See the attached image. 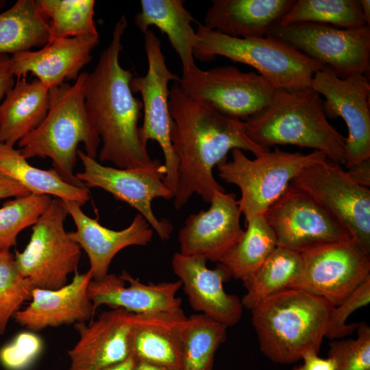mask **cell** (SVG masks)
<instances>
[{
    "mask_svg": "<svg viewBox=\"0 0 370 370\" xmlns=\"http://www.w3.org/2000/svg\"><path fill=\"white\" fill-rule=\"evenodd\" d=\"M77 157L83 170L75 175L84 186L101 188L127 203L143 217L162 241L170 238L171 223L164 219H158L151 207L156 198H173L165 184L164 164L154 168L119 169L105 166L81 149L77 151Z\"/></svg>",
    "mask_w": 370,
    "mask_h": 370,
    "instance_id": "13",
    "label": "cell"
},
{
    "mask_svg": "<svg viewBox=\"0 0 370 370\" xmlns=\"http://www.w3.org/2000/svg\"><path fill=\"white\" fill-rule=\"evenodd\" d=\"M310 88L325 97L327 118H342L348 136L345 147V165L349 168L370 158V83L363 74L341 78L328 68L317 71Z\"/></svg>",
    "mask_w": 370,
    "mask_h": 370,
    "instance_id": "16",
    "label": "cell"
},
{
    "mask_svg": "<svg viewBox=\"0 0 370 370\" xmlns=\"http://www.w3.org/2000/svg\"><path fill=\"white\" fill-rule=\"evenodd\" d=\"M171 141L179 162L174 206L181 209L194 195L210 203L217 192H225L213 176V169L239 149L260 156L269 149L253 142L243 121L227 117L184 94L177 82L169 90Z\"/></svg>",
    "mask_w": 370,
    "mask_h": 370,
    "instance_id": "1",
    "label": "cell"
},
{
    "mask_svg": "<svg viewBox=\"0 0 370 370\" xmlns=\"http://www.w3.org/2000/svg\"><path fill=\"white\" fill-rule=\"evenodd\" d=\"M177 82L187 96L242 121L269 106L277 90L258 73L243 72L234 66L206 71L197 66Z\"/></svg>",
    "mask_w": 370,
    "mask_h": 370,
    "instance_id": "11",
    "label": "cell"
},
{
    "mask_svg": "<svg viewBox=\"0 0 370 370\" xmlns=\"http://www.w3.org/2000/svg\"><path fill=\"white\" fill-rule=\"evenodd\" d=\"M194 57L203 62L223 56L258 71L277 90H295L310 87L319 63L277 40L231 37L198 23Z\"/></svg>",
    "mask_w": 370,
    "mask_h": 370,
    "instance_id": "6",
    "label": "cell"
},
{
    "mask_svg": "<svg viewBox=\"0 0 370 370\" xmlns=\"http://www.w3.org/2000/svg\"><path fill=\"white\" fill-rule=\"evenodd\" d=\"M210 204L186 219L178 234L179 252L219 262L243 236L241 212L234 193L217 192Z\"/></svg>",
    "mask_w": 370,
    "mask_h": 370,
    "instance_id": "17",
    "label": "cell"
},
{
    "mask_svg": "<svg viewBox=\"0 0 370 370\" xmlns=\"http://www.w3.org/2000/svg\"><path fill=\"white\" fill-rule=\"evenodd\" d=\"M62 201L76 227V230L69 234L86 253L90 263L88 271L93 280H99L108 273L112 260L123 249L146 246L151 241L153 230L138 213L129 226L114 230L86 215L75 201Z\"/></svg>",
    "mask_w": 370,
    "mask_h": 370,
    "instance_id": "20",
    "label": "cell"
},
{
    "mask_svg": "<svg viewBox=\"0 0 370 370\" xmlns=\"http://www.w3.org/2000/svg\"><path fill=\"white\" fill-rule=\"evenodd\" d=\"M140 3L136 25L143 34L154 26L166 34L182 63V77L188 76L197 66L194 57L197 35L192 26L196 21L185 8L184 1L141 0Z\"/></svg>",
    "mask_w": 370,
    "mask_h": 370,
    "instance_id": "26",
    "label": "cell"
},
{
    "mask_svg": "<svg viewBox=\"0 0 370 370\" xmlns=\"http://www.w3.org/2000/svg\"><path fill=\"white\" fill-rule=\"evenodd\" d=\"M266 36L287 45L341 78L365 75L369 70V25L341 29L314 23L278 25Z\"/></svg>",
    "mask_w": 370,
    "mask_h": 370,
    "instance_id": "9",
    "label": "cell"
},
{
    "mask_svg": "<svg viewBox=\"0 0 370 370\" xmlns=\"http://www.w3.org/2000/svg\"><path fill=\"white\" fill-rule=\"evenodd\" d=\"M5 1L0 0V8L3 7V5H5Z\"/></svg>",
    "mask_w": 370,
    "mask_h": 370,
    "instance_id": "47",
    "label": "cell"
},
{
    "mask_svg": "<svg viewBox=\"0 0 370 370\" xmlns=\"http://www.w3.org/2000/svg\"><path fill=\"white\" fill-rule=\"evenodd\" d=\"M13 146L0 142V171L25 187L30 194L53 196L62 201H72L80 206L90 198L89 188L72 185L53 168L41 169L31 165Z\"/></svg>",
    "mask_w": 370,
    "mask_h": 370,
    "instance_id": "28",
    "label": "cell"
},
{
    "mask_svg": "<svg viewBox=\"0 0 370 370\" xmlns=\"http://www.w3.org/2000/svg\"><path fill=\"white\" fill-rule=\"evenodd\" d=\"M92 279L88 271L84 273L77 271L71 282L60 288H34L29 306L18 311L13 318L32 332L90 321L95 313L87 292Z\"/></svg>",
    "mask_w": 370,
    "mask_h": 370,
    "instance_id": "22",
    "label": "cell"
},
{
    "mask_svg": "<svg viewBox=\"0 0 370 370\" xmlns=\"http://www.w3.org/2000/svg\"><path fill=\"white\" fill-rule=\"evenodd\" d=\"M295 0H212L204 25L235 38H262L279 25Z\"/></svg>",
    "mask_w": 370,
    "mask_h": 370,
    "instance_id": "25",
    "label": "cell"
},
{
    "mask_svg": "<svg viewBox=\"0 0 370 370\" xmlns=\"http://www.w3.org/2000/svg\"><path fill=\"white\" fill-rule=\"evenodd\" d=\"M304 267L301 254L277 246L256 273L243 282L247 292L243 306L252 309L269 296L288 288L301 275Z\"/></svg>",
    "mask_w": 370,
    "mask_h": 370,
    "instance_id": "29",
    "label": "cell"
},
{
    "mask_svg": "<svg viewBox=\"0 0 370 370\" xmlns=\"http://www.w3.org/2000/svg\"><path fill=\"white\" fill-rule=\"evenodd\" d=\"M34 2L38 12L48 23L49 41L62 38L99 36L94 20V0H34Z\"/></svg>",
    "mask_w": 370,
    "mask_h": 370,
    "instance_id": "33",
    "label": "cell"
},
{
    "mask_svg": "<svg viewBox=\"0 0 370 370\" xmlns=\"http://www.w3.org/2000/svg\"><path fill=\"white\" fill-rule=\"evenodd\" d=\"M86 72H82L73 84L49 89L46 116L17 143L26 159L50 158L64 180L78 186H84L74 174L79 144H83L85 153L92 158H96L101 144L86 107Z\"/></svg>",
    "mask_w": 370,
    "mask_h": 370,
    "instance_id": "4",
    "label": "cell"
},
{
    "mask_svg": "<svg viewBox=\"0 0 370 370\" xmlns=\"http://www.w3.org/2000/svg\"><path fill=\"white\" fill-rule=\"evenodd\" d=\"M128 26L125 15L114 24L109 45L101 53L91 73H87L85 103L100 138V162L119 169L154 168L162 164L152 159L141 136L138 121L143 103L134 96V75L120 64L123 36Z\"/></svg>",
    "mask_w": 370,
    "mask_h": 370,
    "instance_id": "2",
    "label": "cell"
},
{
    "mask_svg": "<svg viewBox=\"0 0 370 370\" xmlns=\"http://www.w3.org/2000/svg\"><path fill=\"white\" fill-rule=\"evenodd\" d=\"M136 318L124 309L112 308L88 324H75L79 339L68 352L69 370H101L127 359Z\"/></svg>",
    "mask_w": 370,
    "mask_h": 370,
    "instance_id": "18",
    "label": "cell"
},
{
    "mask_svg": "<svg viewBox=\"0 0 370 370\" xmlns=\"http://www.w3.org/2000/svg\"><path fill=\"white\" fill-rule=\"evenodd\" d=\"M334 306L295 288L283 289L251 309L260 352L276 364L301 360L308 351L319 353Z\"/></svg>",
    "mask_w": 370,
    "mask_h": 370,
    "instance_id": "3",
    "label": "cell"
},
{
    "mask_svg": "<svg viewBox=\"0 0 370 370\" xmlns=\"http://www.w3.org/2000/svg\"><path fill=\"white\" fill-rule=\"evenodd\" d=\"M320 96L310 87L277 90L269 106L243 121L247 136L264 148L277 145L311 148L331 162L345 164L346 137L328 121Z\"/></svg>",
    "mask_w": 370,
    "mask_h": 370,
    "instance_id": "5",
    "label": "cell"
},
{
    "mask_svg": "<svg viewBox=\"0 0 370 370\" xmlns=\"http://www.w3.org/2000/svg\"><path fill=\"white\" fill-rule=\"evenodd\" d=\"M15 82L14 75L11 70L10 56L0 54V104Z\"/></svg>",
    "mask_w": 370,
    "mask_h": 370,
    "instance_id": "41",
    "label": "cell"
},
{
    "mask_svg": "<svg viewBox=\"0 0 370 370\" xmlns=\"http://www.w3.org/2000/svg\"><path fill=\"white\" fill-rule=\"evenodd\" d=\"M370 302V278L367 280L341 304L334 307L325 337L341 338L352 334L358 324H347L349 317L356 310Z\"/></svg>",
    "mask_w": 370,
    "mask_h": 370,
    "instance_id": "39",
    "label": "cell"
},
{
    "mask_svg": "<svg viewBox=\"0 0 370 370\" xmlns=\"http://www.w3.org/2000/svg\"><path fill=\"white\" fill-rule=\"evenodd\" d=\"M357 337L335 340L329 344L328 355L335 370H370V327L358 323Z\"/></svg>",
    "mask_w": 370,
    "mask_h": 370,
    "instance_id": "37",
    "label": "cell"
},
{
    "mask_svg": "<svg viewBox=\"0 0 370 370\" xmlns=\"http://www.w3.org/2000/svg\"><path fill=\"white\" fill-rule=\"evenodd\" d=\"M42 349L43 342L38 334L22 332L0 349V363L5 370H27Z\"/></svg>",
    "mask_w": 370,
    "mask_h": 370,
    "instance_id": "38",
    "label": "cell"
},
{
    "mask_svg": "<svg viewBox=\"0 0 370 370\" xmlns=\"http://www.w3.org/2000/svg\"><path fill=\"white\" fill-rule=\"evenodd\" d=\"M134 370H171L163 367L144 362L136 361L135 367Z\"/></svg>",
    "mask_w": 370,
    "mask_h": 370,
    "instance_id": "45",
    "label": "cell"
},
{
    "mask_svg": "<svg viewBox=\"0 0 370 370\" xmlns=\"http://www.w3.org/2000/svg\"><path fill=\"white\" fill-rule=\"evenodd\" d=\"M18 182L0 171V199L15 198L29 195Z\"/></svg>",
    "mask_w": 370,
    "mask_h": 370,
    "instance_id": "42",
    "label": "cell"
},
{
    "mask_svg": "<svg viewBox=\"0 0 370 370\" xmlns=\"http://www.w3.org/2000/svg\"><path fill=\"white\" fill-rule=\"evenodd\" d=\"M232 160L219 163V176L241 190L238 200L245 221L264 214L306 168L327 160L324 153L314 150L304 154L288 152L275 147L251 160L239 149L231 151Z\"/></svg>",
    "mask_w": 370,
    "mask_h": 370,
    "instance_id": "7",
    "label": "cell"
},
{
    "mask_svg": "<svg viewBox=\"0 0 370 370\" xmlns=\"http://www.w3.org/2000/svg\"><path fill=\"white\" fill-rule=\"evenodd\" d=\"M347 169V175L356 184L366 188L370 186V158Z\"/></svg>",
    "mask_w": 370,
    "mask_h": 370,
    "instance_id": "43",
    "label": "cell"
},
{
    "mask_svg": "<svg viewBox=\"0 0 370 370\" xmlns=\"http://www.w3.org/2000/svg\"><path fill=\"white\" fill-rule=\"evenodd\" d=\"M49 106V90L38 79L16 78L0 104V142L14 147L40 125Z\"/></svg>",
    "mask_w": 370,
    "mask_h": 370,
    "instance_id": "27",
    "label": "cell"
},
{
    "mask_svg": "<svg viewBox=\"0 0 370 370\" xmlns=\"http://www.w3.org/2000/svg\"><path fill=\"white\" fill-rule=\"evenodd\" d=\"M148 69L145 76L133 77L131 89L142 97L143 123L142 138L156 141L164 157L165 184L173 194L177 190L179 162L171 141L172 119L169 108L170 82L180 77L168 68L160 38L150 29L144 34Z\"/></svg>",
    "mask_w": 370,
    "mask_h": 370,
    "instance_id": "12",
    "label": "cell"
},
{
    "mask_svg": "<svg viewBox=\"0 0 370 370\" xmlns=\"http://www.w3.org/2000/svg\"><path fill=\"white\" fill-rule=\"evenodd\" d=\"M68 212L63 201L52 198L36 223L25 248L16 251L14 258L21 274L35 288L58 289L68 276L77 271L82 249L64 227Z\"/></svg>",
    "mask_w": 370,
    "mask_h": 370,
    "instance_id": "8",
    "label": "cell"
},
{
    "mask_svg": "<svg viewBox=\"0 0 370 370\" xmlns=\"http://www.w3.org/2000/svg\"><path fill=\"white\" fill-rule=\"evenodd\" d=\"M186 319L181 308L136 314L131 349L136 360L180 370L182 330Z\"/></svg>",
    "mask_w": 370,
    "mask_h": 370,
    "instance_id": "24",
    "label": "cell"
},
{
    "mask_svg": "<svg viewBox=\"0 0 370 370\" xmlns=\"http://www.w3.org/2000/svg\"><path fill=\"white\" fill-rule=\"evenodd\" d=\"M340 165L327 159L306 168L291 183L338 221L370 256V190Z\"/></svg>",
    "mask_w": 370,
    "mask_h": 370,
    "instance_id": "10",
    "label": "cell"
},
{
    "mask_svg": "<svg viewBox=\"0 0 370 370\" xmlns=\"http://www.w3.org/2000/svg\"><path fill=\"white\" fill-rule=\"evenodd\" d=\"M263 215L278 246L297 251L352 238L338 221L292 183Z\"/></svg>",
    "mask_w": 370,
    "mask_h": 370,
    "instance_id": "15",
    "label": "cell"
},
{
    "mask_svg": "<svg viewBox=\"0 0 370 370\" xmlns=\"http://www.w3.org/2000/svg\"><path fill=\"white\" fill-rule=\"evenodd\" d=\"M180 288L179 280L145 284L123 271L120 275L108 273L99 280L92 279L87 292L95 311L106 305L144 314L180 308L182 299L176 296Z\"/></svg>",
    "mask_w": 370,
    "mask_h": 370,
    "instance_id": "23",
    "label": "cell"
},
{
    "mask_svg": "<svg viewBox=\"0 0 370 370\" xmlns=\"http://www.w3.org/2000/svg\"><path fill=\"white\" fill-rule=\"evenodd\" d=\"M206 262L202 257L183 255L178 251L173 256L171 266L194 310L227 328L234 325L241 320L244 307L236 295L224 290L223 283L231 276L221 264L210 269Z\"/></svg>",
    "mask_w": 370,
    "mask_h": 370,
    "instance_id": "19",
    "label": "cell"
},
{
    "mask_svg": "<svg viewBox=\"0 0 370 370\" xmlns=\"http://www.w3.org/2000/svg\"><path fill=\"white\" fill-rule=\"evenodd\" d=\"M247 229L234 248L218 262L231 278L249 280L278 246L275 235L263 214L245 221Z\"/></svg>",
    "mask_w": 370,
    "mask_h": 370,
    "instance_id": "31",
    "label": "cell"
},
{
    "mask_svg": "<svg viewBox=\"0 0 370 370\" xmlns=\"http://www.w3.org/2000/svg\"><path fill=\"white\" fill-rule=\"evenodd\" d=\"M136 363V360L131 354V355L124 361L104 368L101 370H134Z\"/></svg>",
    "mask_w": 370,
    "mask_h": 370,
    "instance_id": "44",
    "label": "cell"
},
{
    "mask_svg": "<svg viewBox=\"0 0 370 370\" xmlns=\"http://www.w3.org/2000/svg\"><path fill=\"white\" fill-rule=\"evenodd\" d=\"M300 253L303 270L288 288L322 297L334 306L370 278V256L352 238Z\"/></svg>",
    "mask_w": 370,
    "mask_h": 370,
    "instance_id": "14",
    "label": "cell"
},
{
    "mask_svg": "<svg viewBox=\"0 0 370 370\" xmlns=\"http://www.w3.org/2000/svg\"><path fill=\"white\" fill-rule=\"evenodd\" d=\"M362 12L367 25L370 24V1L358 0Z\"/></svg>",
    "mask_w": 370,
    "mask_h": 370,
    "instance_id": "46",
    "label": "cell"
},
{
    "mask_svg": "<svg viewBox=\"0 0 370 370\" xmlns=\"http://www.w3.org/2000/svg\"><path fill=\"white\" fill-rule=\"evenodd\" d=\"M227 327L203 314L187 317L182 330L180 370H212L215 354Z\"/></svg>",
    "mask_w": 370,
    "mask_h": 370,
    "instance_id": "32",
    "label": "cell"
},
{
    "mask_svg": "<svg viewBox=\"0 0 370 370\" xmlns=\"http://www.w3.org/2000/svg\"><path fill=\"white\" fill-rule=\"evenodd\" d=\"M35 287L19 272L14 255L0 253V335L4 334L10 319L25 301L32 299Z\"/></svg>",
    "mask_w": 370,
    "mask_h": 370,
    "instance_id": "36",
    "label": "cell"
},
{
    "mask_svg": "<svg viewBox=\"0 0 370 370\" xmlns=\"http://www.w3.org/2000/svg\"><path fill=\"white\" fill-rule=\"evenodd\" d=\"M51 199L49 195L29 194L3 204L0 208V253L16 245L18 234L36 223Z\"/></svg>",
    "mask_w": 370,
    "mask_h": 370,
    "instance_id": "35",
    "label": "cell"
},
{
    "mask_svg": "<svg viewBox=\"0 0 370 370\" xmlns=\"http://www.w3.org/2000/svg\"><path fill=\"white\" fill-rule=\"evenodd\" d=\"M49 40L48 23L34 0H18L0 13V54L13 55L42 47Z\"/></svg>",
    "mask_w": 370,
    "mask_h": 370,
    "instance_id": "30",
    "label": "cell"
},
{
    "mask_svg": "<svg viewBox=\"0 0 370 370\" xmlns=\"http://www.w3.org/2000/svg\"><path fill=\"white\" fill-rule=\"evenodd\" d=\"M99 43V36L53 39L39 50L12 55L11 70L16 78L34 75L49 90L75 81Z\"/></svg>",
    "mask_w": 370,
    "mask_h": 370,
    "instance_id": "21",
    "label": "cell"
},
{
    "mask_svg": "<svg viewBox=\"0 0 370 370\" xmlns=\"http://www.w3.org/2000/svg\"><path fill=\"white\" fill-rule=\"evenodd\" d=\"M303 363L293 370H335V364L332 358H321L314 351L305 352L301 358Z\"/></svg>",
    "mask_w": 370,
    "mask_h": 370,
    "instance_id": "40",
    "label": "cell"
},
{
    "mask_svg": "<svg viewBox=\"0 0 370 370\" xmlns=\"http://www.w3.org/2000/svg\"><path fill=\"white\" fill-rule=\"evenodd\" d=\"M314 23L359 28L367 25L358 0H297L279 25Z\"/></svg>",
    "mask_w": 370,
    "mask_h": 370,
    "instance_id": "34",
    "label": "cell"
}]
</instances>
